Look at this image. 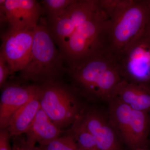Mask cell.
Instances as JSON below:
<instances>
[{
    "instance_id": "obj_1",
    "label": "cell",
    "mask_w": 150,
    "mask_h": 150,
    "mask_svg": "<svg viewBox=\"0 0 150 150\" xmlns=\"http://www.w3.org/2000/svg\"><path fill=\"white\" fill-rule=\"evenodd\" d=\"M110 24V50L115 57L142 35L150 14V0H98Z\"/></svg>"
},
{
    "instance_id": "obj_2",
    "label": "cell",
    "mask_w": 150,
    "mask_h": 150,
    "mask_svg": "<svg viewBox=\"0 0 150 150\" xmlns=\"http://www.w3.org/2000/svg\"><path fill=\"white\" fill-rule=\"evenodd\" d=\"M45 21L40 19L34 30L32 50L29 61L20 72L21 82L28 81L43 84L56 81L62 72L64 59Z\"/></svg>"
},
{
    "instance_id": "obj_3",
    "label": "cell",
    "mask_w": 150,
    "mask_h": 150,
    "mask_svg": "<svg viewBox=\"0 0 150 150\" xmlns=\"http://www.w3.org/2000/svg\"><path fill=\"white\" fill-rule=\"evenodd\" d=\"M109 30V19L99 4L93 14L76 28L61 50L64 62L69 65L110 51Z\"/></svg>"
},
{
    "instance_id": "obj_4",
    "label": "cell",
    "mask_w": 150,
    "mask_h": 150,
    "mask_svg": "<svg viewBox=\"0 0 150 150\" xmlns=\"http://www.w3.org/2000/svg\"><path fill=\"white\" fill-rule=\"evenodd\" d=\"M38 96L40 107L60 129L73 124L81 112L74 93L59 82L39 86Z\"/></svg>"
},
{
    "instance_id": "obj_5",
    "label": "cell",
    "mask_w": 150,
    "mask_h": 150,
    "mask_svg": "<svg viewBox=\"0 0 150 150\" xmlns=\"http://www.w3.org/2000/svg\"><path fill=\"white\" fill-rule=\"evenodd\" d=\"M119 72L129 83L150 88V41L142 35L116 57Z\"/></svg>"
},
{
    "instance_id": "obj_6",
    "label": "cell",
    "mask_w": 150,
    "mask_h": 150,
    "mask_svg": "<svg viewBox=\"0 0 150 150\" xmlns=\"http://www.w3.org/2000/svg\"><path fill=\"white\" fill-rule=\"evenodd\" d=\"M116 61L115 55L108 51L85 58L65 69L81 93L93 97L97 83L103 73Z\"/></svg>"
},
{
    "instance_id": "obj_7",
    "label": "cell",
    "mask_w": 150,
    "mask_h": 150,
    "mask_svg": "<svg viewBox=\"0 0 150 150\" xmlns=\"http://www.w3.org/2000/svg\"><path fill=\"white\" fill-rule=\"evenodd\" d=\"M98 6V0H74L62 15L48 25L60 51L76 28L90 18Z\"/></svg>"
},
{
    "instance_id": "obj_8",
    "label": "cell",
    "mask_w": 150,
    "mask_h": 150,
    "mask_svg": "<svg viewBox=\"0 0 150 150\" xmlns=\"http://www.w3.org/2000/svg\"><path fill=\"white\" fill-rule=\"evenodd\" d=\"M34 30L11 28L2 36L1 52L8 64L10 75L20 72L29 61Z\"/></svg>"
},
{
    "instance_id": "obj_9",
    "label": "cell",
    "mask_w": 150,
    "mask_h": 150,
    "mask_svg": "<svg viewBox=\"0 0 150 150\" xmlns=\"http://www.w3.org/2000/svg\"><path fill=\"white\" fill-rule=\"evenodd\" d=\"M5 10L11 28L18 30L35 29L42 13L41 6L35 0H6Z\"/></svg>"
},
{
    "instance_id": "obj_10",
    "label": "cell",
    "mask_w": 150,
    "mask_h": 150,
    "mask_svg": "<svg viewBox=\"0 0 150 150\" xmlns=\"http://www.w3.org/2000/svg\"><path fill=\"white\" fill-rule=\"evenodd\" d=\"M80 116L96 141L98 150H121L119 138L101 112L90 109L81 112Z\"/></svg>"
},
{
    "instance_id": "obj_11",
    "label": "cell",
    "mask_w": 150,
    "mask_h": 150,
    "mask_svg": "<svg viewBox=\"0 0 150 150\" xmlns=\"http://www.w3.org/2000/svg\"><path fill=\"white\" fill-rule=\"evenodd\" d=\"M39 86L11 85L1 95L0 104L1 129L7 128L14 114L37 94Z\"/></svg>"
},
{
    "instance_id": "obj_12",
    "label": "cell",
    "mask_w": 150,
    "mask_h": 150,
    "mask_svg": "<svg viewBox=\"0 0 150 150\" xmlns=\"http://www.w3.org/2000/svg\"><path fill=\"white\" fill-rule=\"evenodd\" d=\"M61 132L40 107L25 132L27 137L25 141L31 146H35L36 143H39L40 146H46L59 138Z\"/></svg>"
},
{
    "instance_id": "obj_13",
    "label": "cell",
    "mask_w": 150,
    "mask_h": 150,
    "mask_svg": "<svg viewBox=\"0 0 150 150\" xmlns=\"http://www.w3.org/2000/svg\"><path fill=\"white\" fill-rule=\"evenodd\" d=\"M114 98L129 105L133 110L150 111V88L129 83L123 80L118 87Z\"/></svg>"
},
{
    "instance_id": "obj_14",
    "label": "cell",
    "mask_w": 150,
    "mask_h": 150,
    "mask_svg": "<svg viewBox=\"0 0 150 150\" xmlns=\"http://www.w3.org/2000/svg\"><path fill=\"white\" fill-rule=\"evenodd\" d=\"M109 103V122L118 138L128 146L133 109L115 98Z\"/></svg>"
},
{
    "instance_id": "obj_15",
    "label": "cell",
    "mask_w": 150,
    "mask_h": 150,
    "mask_svg": "<svg viewBox=\"0 0 150 150\" xmlns=\"http://www.w3.org/2000/svg\"><path fill=\"white\" fill-rule=\"evenodd\" d=\"M38 92L14 114L7 129L11 137L25 133L40 108Z\"/></svg>"
},
{
    "instance_id": "obj_16",
    "label": "cell",
    "mask_w": 150,
    "mask_h": 150,
    "mask_svg": "<svg viewBox=\"0 0 150 150\" xmlns=\"http://www.w3.org/2000/svg\"><path fill=\"white\" fill-rule=\"evenodd\" d=\"M150 119L148 112L132 110L128 146L132 150L143 149L147 142Z\"/></svg>"
},
{
    "instance_id": "obj_17",
    "label": "cell",
    "mask_w": 150,
    "mask_h": 150,
    "mask_svg": "<svg viewBox=\"0 0 150 150\" xmlns=\"http://www.w3.org/2000/svg\"><path fill=\"white\" fill-rule=\"evenodd\" d=\"M123 80L118 69L116 60L103 74L96 86L93 97L109 102L114 98L118 87Z\"/></svg>"
},
{
    "instance_id": "obj_18",
    "label": "cell",
    "mask_w": 150,
    "mask_h": 150,
    "mask_svg": "<svg viewBox=\"0 0 150 150\" xmlns=\"http://www.w3.org/2000/svg\"><path fill=\"white\" fill-rule=\"evenodd\" d=\"M68 132L74 137L79 150H98L96 141L83 123L80 115Z\"/></svg>"
},
{
    "instance_id": "obj_19",
    "label": "cell",
    "mask_w": 150,
    "mask_h": 150,
    "mask_svg": "<svg viewBox=\"0 0 150 150\" xmlns=\"http://www.w3.org/2000/svg\"><path fill=\"white\" fill-rule=\"evenodd\" d=\"M74 0H44L42 4L48 21L52 23L69 7Z\"/></svg>"
},
{
    "instance_id": "obj_20",
    "label": "cell",
    "mask_w": 150,
    "mask_h": 150,
    "mask_svg": "<svg viewBox=\"0 0 150 150\" xmlns=\"http://www.w3.org/2000/svg\"><path fill=\"white\" fill-rule=\"evenodd\" d=\"M44 150H79L76 142L69 132L63 137H59L46 146H42Z\"/></svg>"
},
{
    "instance_id": "obj_21",
    "label": "cell",
    "mask_w": 150,
    "mask_h": 150,
    "mask_svg": "<svg viewBox=\"0 0 150 150\" xmlns=\"http://www.w3.org/2000/svg\"><path fill=\"white\" fill-rule=\"evenodd\" d=\"M10 75V69L2 54L0 52V86L2 87L8 75Z\"/></svg>"
},
{
    "instance_id": "obj_22",
    "label": "cell",
    "mask_w": 150,
    "mask_h": 150,
    "mask_svg": "<svg viewBox=\"0 0 150 150\" xmlns=\"http://www.w3.org/2000/svg\"><path fill=\"white\" fill-rule=\"evenodd\" d=\"M9 133L7 128L1 129L0 150H11L9 143Z\"/></svg>"
},
{
    "instance_id": "obj_23",
    "label": "cell",
    "mask_w": 150,
    "mask_h": 150,
    "mask_svg": "<svg viewBox=\"0 0 150 150\" xmlns=\"http://www.w3.org/2000/svg\"><path fill=\"white\" fill-rule=\"evenodd\" d=\"M13 150H42V149L41 147L38 148L30 146L27 144L25 141L17 146H15Z\"/></svg>"
},
{
    "instance_id": "obj_24",
    "label": "cell",
    "mask_w": 150,
    "mask_h": 150,
    "mask_svg": "<svg viewBox=\"0 0 150 150\" xmlns=\"http://www.w3.org/2000/svg\"><path fill=\"white\" fill-rule=\"evenodd\" d=\"M142 35L150 41V14Z\"/></svg>"
},
{
    "instance_id": "obj_25",
    "label": "cell",
    "mask_w": 150,
    "mask_h": 150,
    "mask_svg": "<svg viewBox=\"0 0 150 150\" xmlns=\"http://www.w3.org/2000/svg\"><path fill=\"white\" fill-rule=\"evenodd\" d=\"M135 150H147L144 149H138Z\"/></svg>"
},
{
    "instance_id": "obj_26",
    "label": "cell",
    "mask_w": 150,
    "mask_h": 150,
    "mask_svg": "<svg viewBox=\"0 0 150 150\" xmlns=\"http://www.w3.org/2000/svg\"><path fill=\"white\" fill-rule=\"evenodd\" d=\"M40 147H41V149H42V150H43V147H42V146H40Z\"/></svg>"
}]
</instances>
